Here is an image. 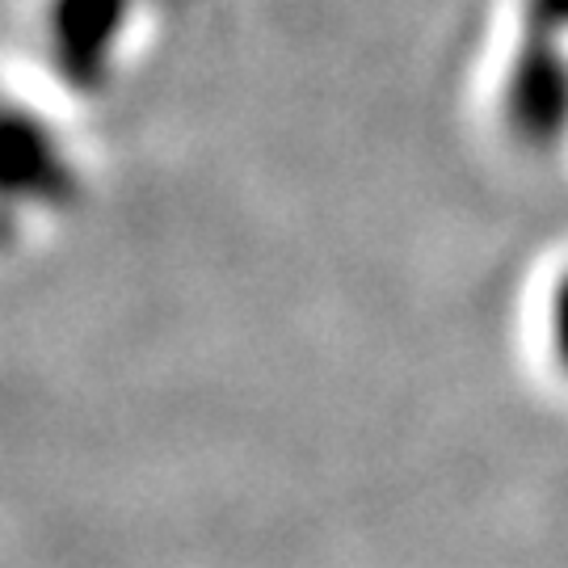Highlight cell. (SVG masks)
I'll use <instances>...</instances> for the list:
<instances>
[{
    "label": "cell",
    "mask_w": 568,
    "mask_h": 568,
    "mask_svg": "<svg viewBox=\"0 0 568 568\" xmlns=\"http://www.w3.org/2000/svg\"><path fill=\"white\" fill-rule=\"evenodd\" d=\"M568 30L527 18L518 55L501 81V119L527 148H548L568 126Z\"/></svg>",
    "instance_id": "2"
},
{
    "label": "cell",
    "mask_w": 568,
    "mask_h": 568,
    "mask_svg": "<svg viewBox=\"0 0 568 568\" xmlns=\"http://www.w3.org/2000/svg\"><path fill=\"white\" fill-rule=\"evenodd\" d=\"M140 0H51L47 47L51 63L77 93H98L110 81V68L131 30Z\"/></svg>",
    "instance_id": "3"
},
{
    "label": "cell",
    "mask_w": 568,
    "mask_h": 568,
    "mask_svg": "<svg viewBox=\"0 0 568 568\" xmlns=\"http://www.w3.org/2000/svg\"><path fill=\"white\" fill-rule=\"evenodd\" d=\"M548 337H551V354H556V363L565 366V375H568V270L556 278V286H551Z\"/></svg>",
    "instance_id": "4"
},
{
    "label": "cell",
    "mask_w": 568,
    "mask_h": 568,
    "mask_svg": "<svg viewBox=\"0 0 568 568\" xmlns=\"http://www.w3.org/2000/svg\"><path fill=\"white\" fill-rule=\"evenodd\" d=\"M81 190V173L60 135L30 110L0 105V227H13L34 211H63Z\"/></svg>",
    "instance_id": "1"
}]
</instances>
